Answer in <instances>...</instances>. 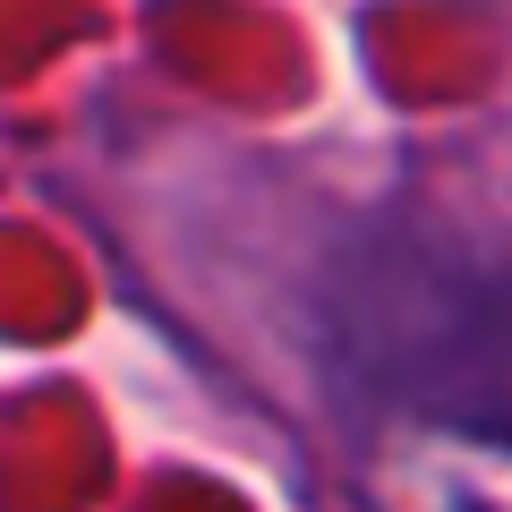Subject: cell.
Masks as SVG:
<instances>
[{"label":"cell","mask_w":512,"mask_h":512,"mask_svg":"<svg viewBox=\"0 0 512 512\" xmlns=\"http://www.w3.org/2000/svg\"><path fill=\"white\" fill-rule=\"evenodd\" d=\"M342 359L393 410L512 453V265L367 248L342 274Z\"/></svg>","instance_id":"cell-1"}]
</instances>
